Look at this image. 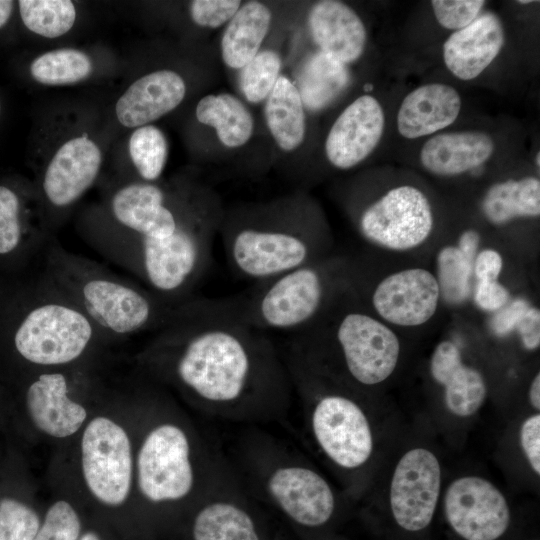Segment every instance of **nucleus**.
Returning <instances> with one entry per match:
<instances>
[{
    "label": "nucleus",
    "mask_w": 540,
    "mask_h": 540,
    "mask_svg": "<svg viewBox=\"0 0 540 540\" xmlns=\"http://www.w3.org/2000/svg\"><path fill=\"white\" fill-rule=\"evenodd\" d=\"M141 361L153 377L218 418H277L294 391L284 354L269 334L242 322L224 298L180 302Z\"/></svg>",
    "instance_id": "nucleus-1"
},
{
    "label": "nucleus",
    "mask_w": 540,
    "mask_h": 540,
    "mask_svg": "<svg viewBox=\"0 0 540 540\" xmlns=\"http://www.w3.org/2000/svg\"><path fill=\"white\" fill-rule=\"evenodd\" d=\"M232 272L263 282L329 256L317 205L301 191L224 210L219 234Z\"/></svg>",
    "instance_id": "nucleus-2"
},
{
    "label": "nucleus",
    "mask_w": 540,
    "mask_h": 540,
    "mask_svg": "<svg viewBox=\"0 0 540 540\" xmlns=\"http://www.w3.org/2000/svg\"><path fill=\"white\" fill-rule=\"evenodd\" d=\"M43 278L69 298L106 340L155 332L178 305L52 239L43 251Z\"/></svg>",
    "instance_id": "nucleus-3"
},
{
    "label": "nucleus",
    "mask_w": 540,
    "mask_h": 540,
    "mask_svg": "<svg viewBox=\"0 0 540 540\" xmlns=\"http://www.w3.org/2000/svg\"><path fill=\"white\" fill-rule=\"evenodd\" d=\"M349 273L350 261L329 255L224 301L252 328L292 335L315 323L349 289Z\"/></svg>",
    "instance_id": "nucleus-4"
},
{
    "label": "nucleus",
    "mask_w": 540,
    "mask_h": 540,
    "mask_svg": "<svg viewBox=\"0 0 540 540\" xmlns=\"http://www.w3.org/2000/svg\"><path fill=\"white\" fill-rule=\"evenodd\" d=\"M198 441L181 422L163 419L144 434L135 455V482L149 504H178L203 493L219 476L206 481Z\"/></svg>",
    "instance_id": "nucleus-5"
},
{
    "label": "nucleus",
    "mask_w": 540,
    "mask_h": 540,
    "mask_svg": "<svg viewBox=\"0 0 540 540\" xmlns=\"http://www.w3.org/2000/svg\"><path fill=\"white\" fill-rule=\"evenodd\" d=\"M284 357L297 391L309 413L312 436L335 465L355 470L364 465L373 450L369 421L360 405L351 397L326 390L315 371L285 350Z\"/></svg>",
    "instance_id": "nucleus-6"
},
{
    "label": "nucleus",
    "mask_w": 540,
    "mask_h": 540,
    "mask_svg": "<svg viewBox=\"0 0 540 540\" xmlns=\"http://www.w3.org/2000/svg\"><path fill=\"white\" fill-rule=\"evenodd\" d=\"M102 341L87 316L44 278L39 299L14 333L19 355L43 369L74 366Z\"/></svg>",
    "instance_id": "nucleus-7"
},
{
    "label": "nucleus",
    "mask_w": 540,
    "mask_h": 540,
    "mask_svg": "<svg viewBox=\"0 0 540 540\" xmlns=\"http://www.w3.org/2000/svg\"><path fill=\"white\" fill-rule=\"evenodd\" d=\"M255 478L269 503L301 536L328 525L336 512L334 492L316 470L274 452L258 459Z\"/></svg>",
    "instance_id": "nucleus-8"
},
{
    "label": "nucleus",
    "mask_w": 540,
    "mask_h": 540,
    "mask_svg": "<svg viewBox=\"0 0 540 540\" xmlns=\"http://www.w3.org/2000/svg\"><path fill=\"white\" fill-rule=\"evenodd\" d=\"M80 466L95 500L108 507L123 505L135 480V457L125 428L103 415L88 421L80 440Z\"/></svg>",
    "instance_id": "nucleus-9"
},
{
    "label": "nucleus",
    "mask_w": 540,
    "mask_h": 540,
    "mask_svg": "<svg viewBox=\"0 0 540 540\" xmlns=\"http://www.w3.org/2000/svg\"><path fill=\"white\" fill-rule=\"evenodd\" d=\"M360 236L378 249L410 252L424 245L434 228L431 203L422 190L399 185L355 214Z\"/></svg>",
    "instance_id": "nucleus-10"
},
{
    "label": "nucleus",
    "mask_w": 540,
    "mask_h": 540,
    "mask_svg": "<svg viewBox=\"0 0 540 540\" xmlns=\"http://www.w3.org/2000/svg\"><path fill=\"white\" fill-rule=\"evenodd\" d=\"M219 476L199 497L190 540H283L246 497Z\"/></svg>",
    "instance_id": "nucleus-11"
},
{
    "label": "nucleus",
    "mask_w": 540,
    "mask_h": 540,
    "mask_svg": "<svg viewBox=\"0 0 540 540\" xmlns=\"http://www.w3.org/2000/svg\"><path fill=\"white\" fill-rule=\"evenodd\" d=\"M444 512L449 526L464 540H497L511 521L504 495L478 476H464L449 485Z\"/></svg>",
    "instance_id": "nucleus-12"
},
{
    "label": "nucleus",
    "mask_w": 540,
    "mask_h": 540,
    "mask_svg": "<svg viewBox=\"0 0 540 540\" xmlns=\"http://www.w3.org/2000/svg\"><path fill=\"white\" fill-rule=\"evenodd\" d=\"M441 301L435 274L410 267L381 278L369 291L371 313L389 326L418 327L436 314Z\"/></svg>",
    "instance_id": "nucleus-13"
},
{
    "label": "nucleus",
    "mask_w": 540,
    "mask_h": 540,
    "mask_svg": "<svg viewBox=\"0 0 540 540\" xmlns=\"http://www.w3.org/2000/svg\"><path fill=\"white\" fill-rule=\"evenodd\" d=\"M441 468L425 448L406 452L395 467L390 485V507L397 525L408 532L429 526L439 499Z\"/></svg>",
    "instance_id": "nucleus-14"
},
{
    "label": "nucleus",
    "mask_w": 540,
    "mask_h": 540,
    "mask_svg": "<svg viewBox=\"0 0 540 540\" xmlns=\"http://www.w3.org/2000/svg\"><path fill=\"white\" fill-rule=\"evenodd\" d=\"M385 126L379 101L364 94L351 102L332 124L324 145L328 162L349 170L363 162L377 147Z\"/></svg>",
    "instance_id": "nucleus-15"
},
{
    "label": "nucleus",
    "mask_w": 540,
    "mask_h": 540,
    "mask_svg": "<svg viewBox=\"0 0 540 540\" xmlns=\"http://www.w3.org/2000/svg\"><path fill=\"white\" fill-rule=\"evenodd\" d=\"M69 367L43 369L26 390L25 403L33 425L43 434L68 438L83 428L88 412L71 396Z\"/></svg>",
    "instance_id": "nucleus-16"
},
{
    "label": "nucleus",
    "mask_w": 540,
    "mask_h": 540,
    "mask_svg": "<svg viewBox=\"0 0 540 540\" xmlns=\"http://www.w3.org/2000/svg\"><path fill=\"white\" fill-rule=\"evenodd\" d=\"M102 162L99 147L80 136L66 141L54 154L44 173L42 188L48 203L66 208L94 183Z\"/></svg>",
    "instance_id": "nucleus-17"
},
{
    "label": "nucleus",
    "mask_w": 540,
    "mask_h": 540,
    "mask_svg": "<svg viewBox=\"0 0 540 540\" xmlns=\"http://www.w3.org/2000/svg\"><path fill=\"white\" fill-rule=\"evenodd\" d=\"M307 25L312 40L323 54L347 65L365 49L367 32L358 14L337 0L316 2L309 10Z\"/></svg>",
    "instance_id": "nucleus-18"
},
{
    "label": "nucleus",
    "mask_w": 540,
    "mask_h": 540,
    "mask_svg": "<svg viewBox=\"0 0 540 540\" xmlns=\"http://www.w3.org/2000/svg\"><path fill=\"white\" fill-rule=\"evenodd\" d=\"M185 95L186 83L180 74L156 70L137 79L120 96L116 117L128 128L148 125L179 106Z\"/></svg>",
    "instance_id": "nucleus-19"
},
{
    "label": "nucleus",
    "mask_w": 540,
    "mask_h": 540,
    "mask_svg": "<svg viewBox=\"0 0 540 540\" xmlns=\"http://www.w3.org/2000/svg\"><path fill=\"white\" fill-rule=\"evenodd\" d=\"M500 18L486 12L463 29L455 31L443 45V59L458 79L468 81L479 76L497 57L504 45Z\"/></svg>",
    "instance_id": "nucleus-20"
},
{
    "label": "nucleus",
    "mask_w": 540,
    "mask_h": 540,
    "mask_svg": "<svg viewBox=\"0 0 540 540\" xmlns=\"http://www.w3.org/2000/svg\"><path fill=\"white\" fill-rule=\"evenodd\" d=\"M430 374L443 387L447 409L459 417H468L482 406L487 386L480 371L463 362L461 350L452 340H443L434 348Z\"/></svg>",
    "instance_id": "nucleus-21"
},
{
    "label": "nucleus",
    "mask_w": 540,
    "mask_h": 540,
    "mask_svg": "<svg viewBox=\"0 0 540 540\" xmlns=\"http://www.w3.org/2000/svg\"><path fill=\"white\" fill-rule=\"evenodd\" d=\"M461 104L460 95L450 85H422L403 99L397 114L398 131L407 139L440 131L457 119Z\"/></svg>",
    "instance_id": "nucleus-22"
},
{
    "label": "nucleus",
    "mask_w": 540,
    "mask_h": 540,
    "mask_svg": "<svg viewBox=\"0 0 540 540\" xmlns=\"http://www.w3.org/2000/svg\"><path fill=\"white\" fill-rule=\"evenodd\" d=\"M493 151V139L485 132L441 133L424 143L420 161L431 174L450 177L480 167Z\"/></svg>",
    "instance_id": "nucleus-23"
},
{
    "label": "nucleus",
    "mask_w": 540,
    "mask_h": 540,
    "mask_svg": "<svg viewBox=\"0 0 540 540\" xmlns=\"http://www.w3.org/2000/svg\"><path fill=\"white\" fill-rule=\"evenodd\" d=\"M272 12L260 1L242 4L225 25L220 40L223 63L231 69L240 70L261 50L271 28Z\"/></svg>",
    "instance_id": "nucleus-24"
},
{
    "label": "nucleus",
    "mask_w": 540,
    "mask_h": 540,
    "mask_svg": "<svg viewBox=\"0 0 540 540\" xmlns=\"http://www.w3.org/2000/svg\"><path fill=\"white\" fill-rule=\"evenodd\" d=\"M264 120L276 146L284 153L296 151L306 136V112L295 83L280 75L264 101Z\"/></svg>",
    "instance_id": "nucleus-25"
},
{
    "label": "nucleus",
    "mask_w": 540,
    "mask_h": 540,
    "mask_svg": "<svg viewBox=\"0 0 540 540\" xmlns=\"http://www.w3.org/2000/svg\"><path fill=\"white\" fill-rule=\"evenodd\" d=\"M195 115L198 122L214 129L226 148L243 147L254 134L252 113L242 100L228 92L203 96L196 105Z\"/></svg>",
    "instance_id": "nucleus-26"
},
{
    "label": "nucleus",
    "mask_w": 540,
    "mask_h": 540,
    "mask_svg": "<svg viewBox=\"0 0 540 540\" xmlns=\"http://www.w3.org/2000/svg\"><path fill=\"white\" fill-rule=\"evenodd\" d=\"M481 212L494 226H503L518 218L540 215V181L534 176L508 179L491 185L484 194Z\"/></svg>",
    "instance_id": "nucleus-27"
},
{
    "label": "nucleus",
    "mask_w": 540,
    "mask_h": 540,
    "mask_svg": "<svg viewBox=\"0 0 540 540\" xmlns=\"http://www.w3.org/2000/svg\"><path fill=\"white\" fill-rule=\"evenodd\" d=\"M347 82L345 65L319 51L304 64L295 85L304 106L318 110L332 101Z\"/></svg>",
    "instance_id": "nucleus-28"
},
{
    "label": "nucleus",
    "mask_w": 540,
    "mask_h": 540,
    "mask_svg": "<svg viewBox=\"0 0 540 540\" xmlns=\"http://www.w3.org/2000/svg\"><path fill=\"white\" fill-rule=\"evenodd\" d=\"M435 265L441 300L451 306L464 304L472 294L473 260L456 244H447L438 250Z\"/></svg>",
    "instance_id": "nucleus-29"
},
{
    "label": "nucleus",
    "mask_w": 540,
    "mask_h": 540,
    "mask_svg": "<svg viewBox=\"0 0 540 540\" xmlns=\"http://www.w3.org/2000/svg\"><path fill=\"white\" fill-rule=\"evenodd\" d=\"M93 69L88 55L80 50L63 48L36 57L30 65L31 76L45 85H67L87 78Z\"/></svg>",
    "instance_id": "nucleus-30"
},
{
    "label": "nucleus",
    "mask_w": 540,
    "mask_h": 540,
    "mask_svg": "<svg viewBox=\"0 0 540 540\" xmlns=\"http://www.w3.org/2000/svg\"><path fill=\"white\" fill-rule=\"evenodd\" d=\"M19 9L24 25L46 38L64 35L76 19L75 6L69 0H20Z\"/></svg>",
    "instance_id": "nucleus-31"
},
{
    "label": "nucleus",
    "mask_w": 540,
    "mask_h": 540,
    "mask_svg": "<svg viewBox=\"0 0 540 540\" xmlns=\"http://www.w3.org/2000/svg\"><path fill=\"white\" fill-rule=\"evenodd\" d=\"M131 160L143 182H156L167 161L168 144L164 133L154 125L138 127L129 140Z\"/></svg>",
    "instance_id": "nucleus-32"
},
{
    "label": "nucleus",
    "mask_w": 540,
    "mask_h": 540,
    "mask_svg": "<svg viewBox=\"0 0 540 540\" xmlns=\"http://www.w3.org/2000/svg\"><path fill=\"white\" fill-rule=\"evenodd\" d=\"M282 59L273 49L260 50L239 75V88L252 104L264 102L281 75Z\"/></svg>",
    "instance_id": "nucleus-33"
},
{
    "label": "nucleus",
    "mask_w": 540,
    "mask_h": 540,
    "mask_svg": "<svg viewBox=\"0 0 540 540\" xmlns=\"http://www.w3.org/2000/svg\"><path fill=\"white\" fill-rule=\"evenodd\" d=\"M41 526L37 512L10 497L0 500V540H33Z\"/></svg>",
    "instance_id": "nucleus-34"
},
{
    "label": "nucleus",
    "mask_w": 540,
    "mask_h": 540,
    "mask_svg": "<svg viewBox=\"0 0 540 540\" xmlns=\"http://www.w3.org/2000/svg\"><path fill=\"white\" fill-rule=\"evenodd\" d=\"M81 520L66 500H57L48 508L43 524L33 540H78Z\"/></svg>",
    "instance_id": "nucleus-35"
},
{
    "label": "nucleus",
    "mask_w": 540,
    "mask_h": 540,
    "mask_svg": "<svg viewBox=\"0 0 540 540\" xmlns=\"http://www.w3.org/2000/svg\"><path fill=\"white\" fill-rule=\"evenodd\" d=\"M22 236L19 198L11 189L0 186V255L13 253Z\"/></svg>",
    "instance_id": "nucleus-36"
},
{
    "label": "nucleus",
    "mask_w": 540,
    "mask_h": 540,
    "mask_svg": "<svg viewBox=\"0 0 540 540\" xmlns=\"http://www.w3.org/2000/svg\"><path fill=\"white\" fill-rule=\"evenodd\" d=\"M485 3L482 0H433L431 6L442 27L458 31L479 16Z\"/></svg>",
    "instance_id": "nucleus-37"
},
{
    "label": "nucleus",
    "mask_w": 540,
    "mask_h": 540,
    "mask_svg": "<svg viewBox=\"0 0 540 540\" xmlns=\"http://www.w3.org/2000/svg\"><path fill=\"white\" fill-rule=\"evenodd\" d=\"M239 0H194L189 4L192 21L203 28L225 26L239 10Z\"/></svg>",
    "instance_id": "nucleus-38"
},
{
    "label": "nucleus",
    "mask_w": 540,
    "mask_h": 540,
    "mask_svg": "<svg viewBox=\"0 0 540 540\" xmlns=\"http://www.w3.org/2000/svg\"><path fill=\"white\" fill-rule=\"evenodd\" d=\"M471 296L478 309L492 314L512 299L511 292L500 280L475 281Z\"/></svg>",
    "instance_id": "nucleus-39"
},
{
    "label": "nucleus",
    "mask_w": 540,
    "mask_h": 540,
    "mask_svg": "<svg viewBox=\"0 0 540 540\" xmlns=\"http://www.w3.org/2000/svg\"><path fill=\"white\" fill-rule=\"evenodd\" d=\"M529 305L530 303L524 298L511 299L502 309L493 313L490 321L492 332L498 337H506L515 332Z\"/></svg>",
    "instance_id": "nucleus-40"
},
{
    "label": "nucleus",
    "mask_w": 540,
    "mask_h": 540,
    "mask_svg": "<svg viewBox=\"0 0 540 540\" xmlns=\"http://www.w3.org/2000/svg\"><path fill=\"white\" fill-rule=\"evenodd\" d=\"M521 448L534 472L540 474V415L528 417L520 428Z\"/></svg>",
    "instance_id": "nucleus-41"
},
{
    "label": "nucleus",
    "mask_w": 540,
    "mask_h": 540,
    "mask_svg": "<svg viewBox=\"0 0 540 540\" xmlns=\"http://www.w3.org/2000/svg\"><path fill=\"white\" fill-rule=\"evenodd\" d=\"M503 268L504 258L498 250L481 248L473 261V278L475 281L499 280Z\"/></svg>",
    "instance_id": "nucleus-42"
},
{
    "label": "nucleus",
    "mask_w": 540,
    "mask_h": 540,
    "mask_svg": "<svg viewBox=\"0 0 540 540\" xmlns=\"http://www.w3.org/2000/svg\"><path fill=\"white\" fill-rule=\"evenodd\" d=\"M515 332L525 350H537L540 346V310L530 304L521 317Z\"/></svg>",
    "instance_id": "nucleus-43"
},
{
    "label": "nucleus",
    "mask_w": 540,
    "mask_h": 540,
    "mask_svg": "<svg viewBox=\"0 0 540 540\" xmlns=\"http://www.w3.org/2000/svg\"><path fill=\"white\" fill-rule=\"evenodd\" d=\"M481 235L476 229H466L458 237L456 246L468 258L474 261L475 256L481 249Z\"/></svg>",
    "instance_id": "nucleus-44"
},
{
    "label": "nucleus",
    "mask_w": 540,
    "mask_h": 540,
    "mask_svg": "<svg viewBox=\"0 0 540 540\" xmlns=\"http://www.w3.org/2000/svg\"><path fill=\"white\" fill-rule=\"evenodd\" d=\"M529 401L534 409H540V374L534 376L529 387Z\"/></svg>",
    "instance_id": "nucleus-45"
},
{
    "label": "nucleus",
    "mask_w": 540,
    "mask_h": 540,
    "mask_svg": "<svg viewBox=\"0 0 540 540\" xmlns=\"http://www.w3.org/2000/svg\"><path fill=\"white\" fill-rule=\"evenodd\" d=\"M13 6V1L0 0V28L8 22L13 11Z\"/></svg>",
    "instance_id": "nucleus-46"
},
{
    "label": "nucleus",
    "mask_w": 540,
    "mask_h": 540,
    "mask_svg": "<svg viewBox=\"0 0 540 540\" xmlns=\"http://www.w3.org/2000/svg\"><path fill=\"white\" fill-rule=\"evenodd\" d=\"M79 540H100L99 535L93 531L86 532Z\"/></svg>",
    "instance_id": "nucleus-47"
},
{
    "label": "nucleus",
    "mask_w": 540,
    "mask_h": 540,
    "mask_svg": "<svg viewBox=\"0 0 540 540\" xmlns=\"http://www.w3.org/2000/svg\"><path fill=\"white\" fill-rule=\"evenodd\" d=\"M535 163L536 165L539 167L540 166V154L539 152L537 153L536 157H535Z\"/></svg>",
    "instance_id": "nucleus-48"
},
{
    "label": "nucleus",
    "mask_w": 540,
    "mask_h": 540,
    "mask_svg": "<svg viewBox=\"0 0 540 540\" xmlns=\"http://www.w3.org/2000/svg\"><path fill=\"white\" fill-rule=\"evenodd\" d=\"M532 2H534V1H531V0H520V1H518V3H520V4H529V3H532Z\"/></svg>",
    "instance_id": "nucleus-49"
},
{
    "label": "nucleus",
    "mask_w": 540,
    "mask_h": 540,
    "mask_svg": "<svg viewBox=\"0 0 540 540\" xmlns=\"http://www.w3.org/2000/svg\"><path fill=\"white\" fill-rule=\"evenodd\" d=\"M0 112H1V102H0Z\"/></svg>",
    "instance_id": "nucleus-50"
}]
</instances>
